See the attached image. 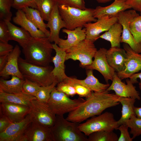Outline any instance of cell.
<instances>
[{
	"mask_svg": "<svg viewBox=\"0 0 141 141\" xmlns=\"http://www.w3.org/2000/svg\"><path fill=\"white\" fill-rule=\"evenodd\" d=\"M79 123L67 120L63 115H56L55 123L50 127L53 141H87L79 128Z\"/></svg>",
	"mask_w": 141,
	"mask_h": 141,
	"instance_id": "cell-4",
	"label": "cell"
},
{
	"mask_svg": "<svg viewBox=\"0 0 141 141\" xmlns=\"http://www.w3.org/2000/svg\"><path fill=\"white\" fill-rule=\"evenodd\" d=\"M32 121L49 127L53 126L56 120V115L46 103L37 99L32 100L29 106Z\"/></svg>",
	"mask_w": 141,
	"mask_h": 141,
	"instance_id": "cell-10",
	"label": "cell"
},
{
	"mask_svg": "<svg viewBox=\"0 0 141 141\" xmlns=\"http://www.w3.org/2000/svg\"><path fill=\"white\" fill-rule=\"evenodd\" d=\"M128 127L126 124L119 126L117 130H119L120 134L118 141H132L133 139L131 137L128 130Z\"/></svg>",
	"mask_w": 141,
	"mask_h": 141,
	"instance_id": "cell-44",
	"label": "cell"
},
{
	"mask_svg": "<svg viewBox=\"0 0 141 141\" xmlns=\"http://www.w3.org/2000/svg\"><path fill=\"white\" fill-rule=\"evenodd\" d=\"M130 28L131 33L136 41L140 43L141 38V14L135 17L131 22Z\"/></svg>",
	"mask_w": 141,
	"mask_h": 141,
	"instance_id": "cell-37",
	"label": "cell"
},
{
	"mask_svg": "<svg viewBox=\"0 0 141 141\" xmlns=\"http://www.w3.org/2000/svg\"><path fill=\"white\" fill-rule=\"evenodd\" d=\"M12 7L17 10L27 7L37 9L36 2L37 0H13Z\"/></svg>",
	"mask_w": 141,
	"mask_h": 141,
	"instance_id": "cell-42",
	"label": "cell"
},
{
	"mask_svg": "<svg viewBox=\"0 0 141 141\" xmlns=\"http://www.w3.org/2000/svg\"><path fill=\"white\" fill-rule=\"evenodd\" d=\"M30 110L29 107L24 105L6 102L1 103L0 105V112L13 123L22 120L29 114Z\"/></svg>",
	"mask_w": 141,
	"mask_h": 141,
	"instance_id": "cell-17",
	"label": "cell"
},
{
	"mask_svg": "<svg viewBox=\"0 0 141 141\" xmlns=\"http://www.w3.org/2000/svg\"><path fill=\"white\" fill-rule=\"evenodd\" d=\"M58 5H64L82 9L86 8L85 0H56Z\"/></svg>",
	"mask_w": 141,
	"mask_h": 141,
	"instance_id": "cell-41",
	"label": "cell"
},
{
	"mask_svg": "<svg viewBox=\"0 0 141 141\" xmlns=\"http://www.w3.org/2000/svg\"></svg>",
	"mask_w": 141,
	"mask_h": 141,
	"instance_id": "cell-53",
	"label": "cell"
},
{
	"mask_svg": "<svg viewBox=\"0 0 141 141\" xmlns=\"http://www.w3.org/2000/svg\"><path fill=\"white\" fill-rule=\"evenodd\" d=\"M47 37H32L22 51L25 59L28 62L37 65L45 66L52 62V44Z\"/></svg>",
	"mask_w": 141,
	"mask_h": 141,
	"instance_id": "cell-2",
	"label": "cell"
},
{
	"mask_svg": "<svg viewBox=\"0 0 141 141\" xmlns=\"http://www.w3.org/2000/svg\"><path fill=\"white\" fill-rule=\"evenodd\" d=\"M106 90L100 92L92 91L85 102L69 113L66 119L80 123L90 117L101 114L105 109L119 105V96Z\"/></svg>",
	"mask_w": 141,
	"mask_h": 141,
	"instance_id": "cell-1",
	"label": "cell"
},
{
	"mask_svg": "<svg viewBox=\"0 0 141 141\" xmlns=\"http://www.w3.org/2000/svg\"><path fill=\"white\" fill-rule=\"evenodd\" d=\"M21 53L19 47L16 45L13 50L8 55L6 66L0 72L1 77L5 78L10 75H14L22 79H25L20 71L18 65V60Z\"/></svg>",
	"mask_w": 141,
	"mask_h": 141,
	"instance_id": "cell-20",
	"label": "cell"
},
{
	"mask_svg": "<svg viewBox=\"0 0 141 141\" xmlns=\"http://www.w3.org/2000/svg\"><path fill=\"white\" fill-rule=\"evenodd\" d=\"M124 43L123 48L127 54V60L123 69L117 73L121 80L129 78L133 74L141 70V54L135 52L128 44Z\"/></svg>",
	"mask_w": 141,
	"mask_h": 141,
	"instance_id": "cell-13",
	"label": "cell"
},
{
	"mask_svg": "<svg viewBox=\"0 0 141 141\" xmlns=\"http://www.w3.org/2000/svg\"><path fill=\"white\" fill-rule=\"evenodd\" d=\"M126 84L122 81L118 76L117 73L114 75L111 84L107 90L109 91L113 90L117 96L131 98L139 100L141 98L139 92L136 89L130 79H126Z\"/></svg>",
	"mask_w": 141,
	"mask_h": 141,
	"instance_id": "cell-15",
	"label": "cell"
},
{
	"mask_svg": "<svg viewBox=\"0 0 141 141\" xmlns=\"http://www.w3.org/2000/svg\"><path fill=\"white\" fill-rule=\"evenodd\" d=\"M127 4L131 8L141 14V0H126Z\"/></svg>",
	"mask_w": 141,
	"mask_h": 141,
	"instance_id": "cell-47",
	"label": "cell"
},
{
	"mask_svg": "<svg viewBox=\"0 0 141 141\" xmlns=\"http://www.w3.org/2000/svg\"><path fill=\"white\" fill-rule=\"evenodd\" d=\"M119 126L113 114L105 112L97 116L92 117L84 123L79 124L78 127L81 132L88 136L96 131L117 130Z\"/></svg>",
	"mask_w": 141,
	"mask_h": 141,
	"instance_id": "cell-7",
	"label": "cell"
},
{
	"mask_svg": "<svg viewBox=\"0 0 141 141\" xmlns=\"http://www.w3.org/2000/svg\"><path fill=\"white\" fill-rule=\"evenodd\" d=\"M60 14L66 25V28L72 30L84 27L86 24L95 22L97 19L93 16L94 9H85L64 5H58Z\"/></svg>",
	"mask_w": 141,
	"mask_h": 141,
	"instance_id": "cell-5",
	"label": "cell"
},
{
	"mask_svg": "<svg viewBox=\"0 0 141 141\" xmlns=\"http://www.w3.org/2000/svg\"><path fill=\"white\" fill-rule=\"evenodd\" d=\"M52 46L56 54L55 56L52 57V62L54 63V66L52 73L59 83L68 77L65 72L64 62L66 60V52L55 43L52 44Z\"/></svg>",
	"mask_w": 141,
	"mask_h": 141,
	"instance_id": "cell-19",
	"label": "cell"
},
{
	"mask_svg": "<svg viewBox=\"0 0 141 141\" xmlns=\"http://www.w3.org/2000/svg\"><path fill=\"white\" fill-rule=\"evenodd\" d=\"M5 22L9 32L10 40L17 42L22 48H24L32 38L30 33L23 28L13 24L10 21Z\"/></svg>",
	"mask_w": 141,
	"mask_h": 141,
	"instance_id": "cell-27",
	"label": "cell"
},
{
	"mask_svg": "<svg viewBox=\"0 0 141 141\" xmlns=\"http://www.w3.org/2000/svg\"><path fill=\"white\" fill-rule=\"evenodd\" d=\"M48 21L46 27L50 30L48 38L50 42H54L57 44L60 38L59 33L61 30L66 27V24L60 14L57 4L54 8Z\"/></svg>",
	"mask_w": 141,
	"mask_h": 141,
	"instance_id": "cell-18",
	"label": "cell"
},
{
	"mask_svg": "<svg viewBox=\"0 0 141 141\" xmlns=\"http://www.w3.org/2000/svg\"><path fill=\"white\" fill-rule=\"evenodd\" d=\"M86 70L87 76L85 79L79 80L70 77L71 79L74 82L84 86L93 92H100L107 90L110 85L109 84H104L100 83L94 75L93 70L87 69Z\"/></svg>",
	"mask_w": 141,
	"mask_h": 141,
	"instance_id": "cell-25",
	"label": "cell"
},
{
	"mask_svg": "<svg viewBox=\"0 0 141 141\" xmlns=\"http://www.w3.org/2000/svg\"><path fill=\"white\" fill-rule=\"evenodd\" d=\"M12 123L7 117L0 112V133L5 130Z\"/></svg>",
	"mask_w": 141,
	"mask_h": 141,
	"instance_id": "cell-45",
	"label": "cell"
},
{
	"mask_svg": "<svg viewBox=\"0 0 141 141\" xmlns=\"http://www.w3.org/2000/svg\"><path fill=\"white\" fill-rule=\"evenodd\" d=\"M10 40L9 32L6 22L0 21V42L8 43Z\"/></svg>",
	"mask_w": 141,
	"mask_h": 141,
	"instance_id": "cell-43",
	"label": "cell"
},
{
	"mask_svg": "<svg viewBox=\"0 0 141 141\" xmlns=\"http://www.w3.org/2000/svg\"><path fill=\"white\" fill-rule=\"evenodd\" d=\"M140 43H141V38L140 40Z\"/></svg>",
	"mask_w": 141,
	"mask_h": 141,
	"instance_id": "cell-52",
	"label": "cell"
},
{
	"mask_svg": "<svg viewBox=\"0 0 141 141\" xmlns=\"http://www.w3.org/2000/svg\"><path fill=\"white\" fill-rule=\"evenodd\" d=\"M133 110L136 116L138 118L141 119V107L134 106Z\"/></svg>",
	"mask_w": 141,
	"mask_h": 141,
	"instance_id": "cell-50",
	"label": "cell"
},
{
	"mask_svg": "<svg viewBox=\"0 0 141 141\" xmlns=\"http://www.w3.org/2000/svg\"><path fill=\"white\" fill-rule=\"evenodd\" d=\"M85 100L81 97L71 99L63 92L58 90L55 87L46 103L56 115H63L75 109Z\"/></svg>",
	"mask_w": 141,
	"mask_h": 141,
	"instance_id": "cell-6",
	"label": "cell"
},
{
	"mask_svg": "<svg viewBox=\"0 0 141 141\" xmlns=\"http://www.w3.org/2000/svg\"><path fill=\"white\" fill-rule=\"evenodd\" d=\"M133 9L120 12L117 15L118 22L122 27L121 43L128 44L135 52L141 54V43L137 42L134 39L131 31L130 24L133 19L139 15Z\"/></svg>",
	"mask_w": 141,
	"mask_h": 141,
	"instance_id": "cell-9",
	"label": "cell"
},
{
	"mask_svg": "<svg viewBox=\"0 0 141 141\" xmlns=\"http://www.w3.org/2000/svg\"><path fill=\"white\" fill-rule=\"evenodd\" d=\"M126 124L130 129V133L133 139L141 135V119L132 115Z\"/></svg>",
	"mask_w": 141,
	"mask_h": 141,
	"instance_id": "cell-35",
	"label": "cell"
},
{
	"mask_svg": "<svg viewBox=\"0 0 141 141\" xmlns=\"http://www.w3.org/2000/svg\"><path fill=\"white\" fill-rule=\"evenodd\" d=\"M129 78L133 84L138 83L137 79H140V81L139 83V89L141 90V72L135 73L132 75Z\"/></svg>",
	"mask_w": 141,
	"mask_h": 141,
	"instance_id": "cell-48",
	"label": "cell"
},
{
	"mask_svg": "<svg viewBox=\"0 0 141 141\" xmlns=\"http://www.w3.org/2000/svg\"><path fill=\"white\" fill-rule=\"evenodd\" d=\"M57 83V82H55L48 86H40L36 96L37 99L47 103L50 98L51 92Z\"/></svg>",
	"mask_w": 141,
	"mask_h": 141,
	"instance_id": "cell-36",
	"label": "cell"
},
{
	"mask_svg": "<svg viewBox=\"0 0 141 141\" xmlns=\"http://www.w3.org/2000/svg\"><path fill=\"white\" fill-rule=\"evenodd\" d=\"M87 141H118L119 138L113 131H101L92 133Z\"/></svg>",
	"mask_w": 141,
	"mask_h": 141,
	"instance_id": "cell-33",
	"label": "cell"
},
{
	"mask_svg": "<svg viewBox=\"0 0 141 141\" xmlns=\"http://www.w3.org/2000/svg\"><path fill=\"white\" fill-rule=\"evenodd\" d=\"M106 56L108 64L115 72H119L123 69L127 58V54L124 49L111 47L107 50Z\"/></svg>",
	"mask_w": 141,
	"mask_h": 141,
	"instance_id": "cell-21",
	"label": "cell"
},
{
	"mask_svg": "<svg viewBox=\"0 0 141 141\" xmlns=\"http://www.w3.org/2000/svg\"><path fill=\"white\" fill-rule=\"evenodd\" d=\"M13 2V0H0V20H11L12 14L10 9Z\"/></svg>",
	"mask_w": 141,
	"mask_h": 141,
	"instance_id": "cell-34",
	"label": "cell"
},
{
	"mask_svg": "<svg viewBox=\"0 0 141 141\" xmlns=\"http://www.w3.org/2000/svg\"><path fill=\"white\" fill-rule=\"evenodd\" d=\"M107 50L104 48H100L97 51L92 63L84 68L98 71L103 75L107 83H108L109 80L112 81L116 72L108 62L106 56Z\"/></svg>",
	"mask_w": 141,
	"mask_h": 141,
	"instance_id": "cell-12",
	"label": "cell"
},
{
	"mask_svg": "<svg viewBox=\"0 0 141 141\" xmlns=\"http://www.w3.org/2000/svg\"><path fill=\"white\" fill-rule=\"evenodd\" d=\"M63 81L72 84L77 94L80 97H85L86 98L90 96L92 91L90 89L82 85L74 82L68 77Z\"/></svg>",
	"mask_w": 141,
	"mask_h": 141,
	"instance_id": "cell-38",
	"label": "cell"
},
{
	"mask_svg": "<svg viewBox=\"0 0 141 141\" xmlns=\"http://www.w3.org/2000/svg\"><path fill=\"white\" fill-rule=\"evenodd\" d=\"M94 42L86 39L66 50V60H78L83 68L91 64L97 51Z\"/></svg>",
	"mask_w": 141,
	"mask_h": 141,
	"instance_id": "cell-8",
	"label": "cell"
},
{
	"mask_svg": "<svg viewBox=\"0 0 141 141\" xmlns=\"http://www.w3.org/2000/svg\"><path fill=\"white\" fill-rule=\"evenodd\" d=\"M13 21L14 23L20 26L27 31L33 38H37L47 37L44 33L39 30L27 17L25 13L22 9L17 10L15 16L13 18Z\"/></svg>",
	"mask_w": 141,
	"mask_h": 141,
	"instance_id": "cell-23",
	"label": "cell"
},
{
	"mask_svg": "<svg viewBox=\"0 0 141 141\" xmlns=\"http://www.w3.org/2000/svg\"><path fill=\"white\" fill-rule=\"evenodd\" d=\"M117 15H105L97 19L93 23L85 24L86 38L94 42L99 38L100 34L107 31L114 24L118 22Z\"/></svg>",
	"mask_w": 141,
	"mask_h": 141,
	"instance_id": "cell-11",
	"label": "cell"
},
{
	"mask_svg": "<svg viewBox=\"0 0 141 141\" xmlns=\"http://www.w3.org/2000/svg\"><path fill=\"white\" fill-rule=\"evenodd\" d=\"M23 141H53L50 127L32 121L27 127Z\"/></svg>",
	"mask_w": 141,
	"mask_h": 141,
	"instance_id": "cell-16",
	"label": "cell"
},
{
	"mask_svg": "<svg viewBox=\"0 0 141 141\" xmlns=\"http://www.w3.org/2000/svg\"><path fill=\"white\" fill-rule=\"evenodd\" d=\"M8 55L0 56V72L4 68L7 63Z\"/></svg>",
	"mask_w": 141,
	"mask_h": 141,
	"instance_id": "cell-49",
	"label": "cell"
},
{
	"mask_svg": "<svg viewBox=\"0 0 141 141\" xmlns=\"http://www.w3.org/2000/svg\"><path fill=\"white\" fill-rule=\"evenodd\" d=\"M62 32L67 34V38L64 39L60 38L57 44L66 51L86 38V29L82 27L72 30L64 28Z\"/></svg>",
	"mask_w": 141,
	"mask_h": 141,
	"instance_id": "cell-22",
	"label": "cell"
},
{
	"mask_svg": "<svg viewBox=\"0 0 141 141\" xmlns=\"http://www.w3.org/2000/svg\"><path fill=\"white\" fill-rule=\"evenodd\" d=\"M98 3H105L109 2L112 0H96Z\"/></svg>",
	"mask_w": 141,
	"mask_h": 141,
	"instance_id": "cell-51",
	"label": "cell"
},
{
	"mask_svg": "<svg viewBox=\"0 0 141 141\" xmlns=\"http://www.w3.org/2000/svg\"><path fill=\"white\" fill-rule=\"evenodd\" d=\"M122 32V26L118 22L113 25L107 31L101 35L99 38L109 42L111 47H120Z\"/></svg>",
	"mask_w": 141,
	"mask_h": 141,
	"instance_id": "cell-28",
	"label": "cell"
},
{
	"mask_svg": "<svg viewBox=\"0 0 141 141\" xmlns=\"http://www.w3.org/2000/svg\"><path fill=\"white\" fill-rule=\"evenodd\" d=\"M25 13L27 17L36 26L48 37L50 31L46 29V24L44 21L39 11L36 9L27 7L22 9Z\"/></svg>",
	"mask_w": 141,
	"mask_h": 141,
	"instance_id": "cell-29",
	"label": "cell"
},
{
	"mask_svg": "<svg viewBox=\"0 0 141 141\" xmlns=\"http://www.w3.org/2000/svg\"><path fill=\"white\" fill-rule=\"evenodd\" d=\"M57 4L56 0H37L36 2L37 9L44 20L47 21Z\"/></svg>",
	"mask_w": 141,
	"mask_h": 141,
	"instance_id": "cell-32",
	"label": "cell"
},
{
	"mask_svg": "<svg viewBox=\"0 0 141 141\" xmlns=\"http://www.w3.org/2000/svg\"><path fill=\"white\" fill-rule=\"evenodd\" d=\"M118 101L122 106L121 117L117 121L119 126L122 124H126L132 115H135L133 108L136 99L130 97L119 96Z\"/></svg>",
	"mask_w": 141,
	"mask_h": 141,
	"instance_id": "cell-30",
	"label": "cell"
},
{
	"mask_svg": "<svg viewBox=\"0 0 141 141\" xmlns=\"http://www.w3.org/2000/svg\"><path fill=\"white\" fill-rule=\"evenodd\" d=\"M40 86L36 83L25 78L22 85V91L36 97Z\"/></svg>",
	"mask_w": 141,
	"mask_h": 141,
	"instance_id": "cell-39",
	"label": "cell"
},
{
	"mask_svg": "<svg viewBox=\"0 0 141 141\" xmlns=\"http://www.w3.org/2000/svg\"><path fill=\"white\" fill-rule=\"evenodd\" d=\"M32 121L31 117L28 114L21 121L12 123L0 133V141H23L25 131Z\"/></svg>",
	"mask_w": 141,
	"mask_h": 141,
	"instance_id": "cell-14",
	"label": "cell"
},
{
	"mask_svg": "<svg viewBox=\"0 0 141 141\" xmlns=\"http://www.w3.org/2000/svg\"><path fill=\"white\" fill-rule=\"evenodd\" d=\"M37 99L35 97L22 91L8 93L0 90V102H6L29 106L31 101Z\"/></svg>",
	"mask_w": 141,
	"mask_h": 141,
	"instance_id": "cell-26",
	"label": "cell"
},
{
	"mask_svg": "<svg viewBox=\"0 0 141 141\" xmlns=\"http://www.w3.org/2000/svg\"><path fill=\"white\" fill-rule=\"evenodd\" d=\"M20 71L25 78L38 84L40 86L50 85L58 81L53 74L54 67L50 65L45 66L34 64L20 57L18 60Z\"/></svg>",
	"mask_w": 141,
	"mask_h": 141,
	"instance_id": "cell-3",
	"label": "cell"
},
{
	"mask_svg": "<svg viewBox=\"0 0 141 141\" xmlns=\"http://www.w3.org/2000/svg\"><path fill=\"white\" fill-rule=\"evenodd\" d=\"M13 49V46L8 43L0 42V56L9 54Z\"/></svg>",
	"mask_w": 141,
	"mask_h": 141,
	"instance_id": "cell-46",
	"label": "cell"
},
{
	"mask_svg": "<svg viewBox=\"0 0 141 141\" xmlns=\"http://www.w3.org/2000/svg\"><path fill=\"white\" fill-rule=\"evenodd\" d=\"M56 88L58 90L63 92L68 97H73L77 94L73 86L64 81L58 83Z\"/></svg>",
	"mask_w": 141,
	"mask_h": 141,
	"instance_id": "cell-40",
	"label": "cell"
},
{
	"mask_svg": "<svg viewBox=\"0 0 141 141\" xmlns=\"http://www.w3.org/2000/svg\"><path fill=\"white\" fill-rule=\"evenodd\" d=\"M9 80L1 78L0 79V90L8 93L20 92L22 91V85L24 79L12 75Z\"/></svg>",
	"mask_w": 141,
	"mask_h": 141,
	"instance_id": "cell-31",
	"label": "cell"
},
{
	"mask_svg": "<svg viewBox=\"0 0 141 141\" xmlns=\"http://www.w3.org/2000/svg\"><path fill=\"white\" fill-rule=\"evenodd\" d=\"M127 3L126 0H116L110 5L104 7H97L94 9L93 16L99 18L105 15H116L121 12L131 8Z\"/></svg>",
	"mask_w": 141,
	"mask_h": 141,
	"instance_id": "cell-24",
	"label": "cell"
}]
</instances>
